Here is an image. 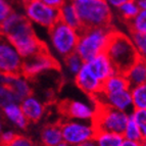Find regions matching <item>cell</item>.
I'll return each instance as SVG.
<instances>
[{
	"label": "cell",
	"mask_w": 146,
	"mask_h": 146,
	"mask_svg": "<svg viewBox=\"0 0 146 146\" xmlns=\"http://www.w3.org/2000/svg\"><path fill=\"white\" fill-rule=\"evenodd\" d=\"M77 146H97V144L94 141V139H90V140H87V141L79 144V145H77Z\"/></svg>",
	"instance_id": "cell-37"
},
{
	"label": "cell",
	"mask_w": 146,
	"mask_h": 146,
	"mask_svg": "<svg viewBox=\"0 0 146 146\" xmlns=\"http://www.w3.org/2000/svg\"><path fill=\"white\" fill-rule=\"evenodd\" d=\"M20 105L25 117H27L29 122H39L44 115L45 106L40 100H38L32 95L24 98L20 102Z\"/></svg>",
	"instance_id": "cell-15"
},
{
	"label": "cell",
	"mask_w": 146,
	"mask_h": 146,
	"mask_svg": "<svg viewBox=\"0 0 146 146\" xmlns=\"http://www.w3.org/2000/svg\"><path fill=\"white\" fill-rule=\"evenodd\" d=\"M42 2H44L45 4L52 6V7L59 8L63 3L66 2V0H41Z\"/></svg>",
	"instance_id": "cell-34"
},
{
	"label": "cell",
	"mask_w": 146,
	"mask_h": 146,
	"mask_svg": "<svg viewBox=\"0 0 146 146\" xmlns=\"http://www.w3.org/2000/svg\"><path fill=\"white\" fill-rule=\"evenodd\" d=\"M17 133L12 131H6L2 132L0 135V146H6L10 143V142L15 139V137L17 136Z\"/></svg>",
	"instance_id": "cell-33"
},
{
	"label": "cell",
	"mask_w": 146,
	"mask_h": 146,
	"mask_svg": "<svg viewBox=\"0 0 146 146\" xmlns=\"http://www.w3.org/2000/svg\"><path fill=\"white\" fill-rule=\"evenodd\" d=\"M94 105L95 113L91 123L95 131L112 132L123 135L130 115L101 103L94 102Z\"/></svg>",
	"instance_id": "cell-5"
},
{
	"label": "cell",
	"mask_w": 146,
	"mask_h": 146,
	"mask_svg": "<svg viewBox=\"0 0 146 146\" xmlns=\"http://www.w3.org/2000/svg\"><path fill=\"white\" fill-rule=\"evenodd\" d=\"M41 141L43 146H56L62 142V135L59 124L47 125L41 132Z\"/></svg>",
	"instance_id": "cell-21"
},
{
	"label": "cell",
	"mask_w": 146,
	"mask_h": 146,
	"mask_svg": "<svg viewBox=\"0 0 146 146\" xmlns=\"http://www.w3.org/2000/svg\"><path fill=\"white\" fill-rule=\"evenodd\" d=\"M10 103H20V100L7 86L0 85V107L2 108Z\"/></svg>",
	"instance_id": "cell-29"
},
{
	"label": "cell",
	"mask_w": 146,
	"mask_h": 146,
	"mask_svg": "<svg viewBox=\"0 0 146 146\" xmlns=\"http://www.w3.org/2000/svg\"><path fill=\"white\" fill-rule=\"evenodd\" d=\"M131 117L138 126L142 138L146 139V110H134L132 111Z\"/></svg>",
	"instance_id": "cell-30"
},
{
	"label": "cell",
	"mask_w": 146,
	"mask_h": 146,
	"mask_svg": "<svg viewBox=\"0 0 146 146\" xmlns=\"http://www.w3.org/2000/svg\"><path fill=\"white\" fill-rule=\"evenodd\" d=\"M113 28L100 27L83 29L79 32V40L76 52L84 62L91 60L98 54L103 53L106 48Z\"/></svg>",
	"instance_id": "cell-4"
},
{
	"label": "cell",
	"mask_w": 146,
	"mask_h": 146,
	"mask_svg": "<svg viewBox=\"0 0 146 146\" xmlns=\"http://www.w3.org/2000/svg\"><path fill=\"white\" fill-rule=\"evenodd\" d=\"M76 85L87 95L93 97L101 91L102 83L98 80V78L91 72L87 63L84 62L79 73L75 76Z\"/></svg>",
	"instance_id": "cell-13"
},
{
	"label": "cell",
	"mask_w": 146,
	"mask_h": 146,
	"mask_svg": "<svg viewBox=\"0 0 146 146\" xmlns=\"http://www.w3.org/2000/svg\"><path fill=\"white\" fill-rule=\"evenodd\" d=\"M130 32H138L146 34V9H140L136 17L127 23Z\"/></svg>",
	"instance_id": "cell-26"
},
{
	"label": "cell",
	"mask_w": 146,
	"mask_h": 146,
	"mask_svg": "<svg viewBox=\"0 0 146 146\" xmlns=\"http://www.w3.org/2000/svg\"><path fill=\"white\" fill-rule=\"evenodd\" d=\"M128 80L130 89L132 87L138 86L146 82V60L141 57L137 59L136 62L130 68V70L125 74Z\"/></svg>",
	"instance_id": "cell-18"
},
{
	"label": "cell",
	"mask_w": 146,
	"mask_h": 146,
	"mask_svg": "<svg viewBox=\"0 0 146 146\" xmlns=\"http://www.w3.org/2000/svg\"><path fill=\"white\" fill-rule=\"evenodd\" d=\"M59 110L64 117L77 121H92L95 113V105L77 101V100H64L59 105Z\"/></svg>",
	"instance_id": "cell-12"
},
{
	"label": "cell",
	"mask_w": 146,
	"mask_h": 146,
	"mask_svg": "<svg viewBox=\"0 0 146 146\" xmlns=\"http://www.w3.org/2000/svg\"><path fill=\"white\" fill-rule=\"evenodd\" d=\"M91 98L95 103H101V104H105L107 106L113 107L115 110L124 111L128 115H131L132 111L134 110L130 89L113 93L99 92Z\"/></svg>",
	"instance_id": "cell-11"
},
{
	"label": "cell",
	"mask_w": 146,
	"mask_h": 146,
	"mask_svg": "<svg viewBox=\"0 0 146 146\" xmlns=\"http://www.w3.org/2000/svg\"><path fill=\"white\" fill-rule=\"evenodd\" d=\"M1 110H2L3 115L17 128L22 130L27 128L29 121L25 117L20 103H10V104L3 106Z\"/></svg>",
	"instance_id": "cell-17"
},
{
	"label": "cell",
	"mask_w": 146,
	"mask_h": 146,
	"mask_svg": "<svg viewBox=\"0 0 146 146\" xmlns=\"http://www.w3.org/2000/svg\"><path fill=\"white\" fill-rule=\"evenodd\" d=\"M121 146H140V142H135V141H130V140H126L124 139L123 143Z\"/></svg>",
	"instance_id": "cell-36"
},
{
	"label": "cell",
	"mask_w": 146,
	"mask_h": 146,
	"mask_svg": "<svg viewBox=\"0 0 146 146\" xmlns=\"http://www.w3.org/2000/svg\"><path fill=\"white\" fill-rule=\"evenodd\" d=\"M49 37L52 47L59 55L66 57L76 52L79 32L61 21H58L49 29Z\"/></svg>",
	"instance_id": "cell-6"
},
{
	"label": "cell",
	"mask_w": 146,
	"mask_h": 146,
	"mask_svg": "<svg viewBox=\"0 0 146 146\" xmlns=\"http://www.w3.org/2000/svg\"><path fill=\"white\" fill-rule=\"evenodd\" d=\"M104 53L111 62L115 73L124 75L139 58L131 38L115 29L110 36Z\"/></svg>",
	"instance_id": "cell-2"
},
{
	"label": "cell",
	"mask_w": 146,
	"mask_h": 146,
	"mask_svg": "<svg viewBox=\"0 0 146 146\" xmlns=\"http://www.w3.org/2000/svg\"><path fill=\"white\" fill-rule=\"evenodd\" d=\"M56 146H71V145H68V143H66V142H60V143L58 144V145H56Z\"/></svg>",
	"instance_id": "cell-40"
},
{
	"label": "cell",
	"mask_w": 146,
	"mask_h": 146,
	"mask_svg": "<svg viewBox=\"0 0 146 146\" xmlns=\"http://www.w3.org/2000/svg\"><path fill=\"white\" fill-rule=\"evenodd\" d=\"M23 57L9 40L0 33V72L5 75H22Z\"/></svg>",
	"instance_id": "cell-10"
},
{
	"label": "cell",
	"mask_w": 146,
	"mask_h": 146,
	"mask_svg": "<svg viewBox=\"0 0 146 146\" xmlns=\"http://www.w3.org/2000/svg\"><path fill=\"white\" fill-rule=\"evenodd\" d=\"M140 146H146V139H143V140L140 142Z\"/></svg>",
	"instance_id": "cell-41"
},
{
	"label": "cell",
	"mask_w": 146,
	"mask_h": 146,
	"mask_svg": "<svg viewBox=\"0 0 146 146\" xmlns=\"http://www.w3.org/2000/svg\"><path fill=\"white\" fill-rule=\"evenodd\" d=\"M13 12L12 6L7 0H0V24Z\"/></svg>",
	"instance_id": "cell-31"
},
{
	"label": "cell",
	"mask_w": 146,
	"mask_h": 146,
	"mask_svg": "<svg viewBox=\"0 0 146 146\" xmlns=\"http://www.w3.org/2000/svg\"><path fill=\"white\" fill-rule=\"evenodd\" d=\"M82 30L89 28L111 27V7L105 0H71Z\"/></svg>",
	"instance_id": "cell-3"
},
{
	"label": "cell",
	"mask_w": 146,
	"mask_h": 146,
	"mask_svg": "<svg viewBox=\"0 0 146 146\" xmlns=\"http://www.w3.org/2000/svg\"><path fill=\"white\" fill-rule=\"evenodd\" d=\"M6 78H7V75H5L2 72H0V85H5Z\"/></svg>",
	"instance_id": "cell-39"
},
{
	"label": "cell",
	"mask_w": 146,
	"mask_h": 146,
	"mask_svg": "<svg viewBox=\"0 0 146 146\" xmlns=\"http://www.w3.org/2000/svg\"><path fill=\"white\" fill-rule=\"evenodd\" d=\"M2 133V125H1V122H0V135Z\"/></svg>",
	"instance_id": "cell-42"
},
{
	"label": "cell",
	"mask_w": 146,
	"mask_h": 146,
	"mask_svg": "<svg viewBox=\"0 0 146 146\" xmlns=\"http://www.w3.org/2000/svg\"><path fill=\"white\" fill-rule=\"evenodd\" d=\"M64 63H66V70L68 73L75 77L79 73L81 68L83 66L84 61L77 52H74V53H71L70 55L64 57Z\"/></svg>",
	"instance_id": "cell-28"
},
{
	"label": "cell",
	"mask_w": 146,
	"mask_h": 146,
	"mask_svg": "<svg viewBox=\"0 0 146 146\" xmlns=\"http://www.w3.org/2000/svg\"><path fill=\"white\" fill-rule=\"evenodd\" d=\"M52 70H59V63L50 54L48 49L23 58L22 75L28 80Z\"/></svg>",
	"instance_id": "cell-8"
},
{
	"label": "cell",
	"mask_w": 146,
	"mask_h": 146,
	"mask_svg": "<svg viewBox=\"0 0 146 146\" xmlns=\"http://www.w3.org/2000/svg\"><path fill=\"white\" fill-rule=\"evenodd\" d=\"M6 146H35V145L32 142L31 139H29L26 136H23V135L17 134L15 137V139Z\"/></svg>",
	"instance_id": "cell-32"
},
{
	"label": "cell",
	"mask_w": 146,
	"mask_h": 146,
	"mask_svg": "<svg viewBox=\"0 0 146 146\" xmlns=\"http://www.w3.org/2000/svg\"><path fill=\"white\" fill-rule=\"evenodd\" d=\"M123 137L126 140H130V141H135V142H141L143 140L141 133H140V130H139L136 123L134 122V119L131 117V115L129 117L128 123L126 125V128L124 130Z\"/></svg>",
	"instance_id": "cell-25"
},
{
	"label": "cell",
	"mask_w": 146,
	"mask_h": 146,
	"mask_svg": "<svg viewBox=\"0 0 146 146\" xmlns=\"http://www.w3.org/2000/svg\"><path fill=\"white\" fill-rule=\"evenodd\" d=\"M5 86H7L15 95L20 100V102L24 98L28 97L32 94L31 86L29 80L25 78L23 75H7Z\"/></svg>",
	"instance_id": "cell-16"
},
{
	"label": "cell",
	"mask_w": 146,
	"mask_h": 146,
	"mask_svg": "<svg viewBox=\"0 0 146 146\" xmlns=\"http://www.w3.org/2000/svg\"><path fill=\"white\" fill-rule=\"evenodd\" d=\"M0 33L9 40L23 58L46 50V45L38 38L27 17L13 11L0 24Z\"/></svg>",
	"instance_id": "cell-1"
},
{
	"label": "cell",
	"mask_w": 146,
	"mask_h": 146,
	"mask_svg": "<svg viewBox=\"0 0 146 146\" xmlns=\"http://www.w3.org/2000/svg\"><path fill=\"white\" fill-rule=\"evenodd\" d=\"M93 139L97 146H121L124 141L122 134L105 131H95Z\"/></svg>",
	"instance_id": "cell-22"
},
{
	"label": "cell",
	"mask_w": 146,
	"mask_h": 146,
	"mask_svg": "<svg viewBox=\"0 0 146 146\" xmlns=\"http://www.w3.org/2000/svg\"><path fill=\"white\" fill-rule=\"evenodd\" d=\"M0 111H1V107H0Z\"/></svg>",
	"instance_id": "cell-43"
},
{
	"label": "cell",
	"mask_w": 146,
	"mask_h": 146,
	"mask_svg": "<svg viewBox=\"0 0 146 146\" xmlns=\"http://www.w3.org/2000/svg\"><path fill=\"white\" fill-rule=\"evenodd\" d=\"M62 141L71 146H77L83 142L93 139L95 129L92 123H85L84 121H64L60 123Z\"/></svg>",
	"instance_id": "cell-9"
},
{
	"label": "cell",
	"mask_w": 146,
	"mask_h": 146,
	"mask_svg": "<svg viewBox=\"0 0 146 146\" xmlns=\"http://www.w3.org/2000/svg\"><path fill=\"white\" fill-rule=\"evenodd\" d=\"M130 89V85L128 83V80L125 77L124 74L115 73L111 75L108 79L103 82L101 93H113L119 91Z\"/></svg>",
	"instance_id": "cell-20"
},
{
	"label": "cell",
	"mask_w": 146,
	"mask_h": 146,
	"mask_svg": "<svg viewBox=\"0 0 146 146\" xmlns=\"http://www.w3.org/2000/svg\"><path fill=\"white\" fill-rule=\"evenodd\" d=\"M117 9L119 17L127 24L136 17L140 8H139L136 0H128L125 3H123L119 7H117Z\"/></svg>",
	"instance_id": "cell-23"
},
{
	"label": "cell",
	"mask_w": 146,
	"mask_h": 146,
	"mask_svg": "<svg viewBox=\"0 0 146 146\" xmlns=\"http://www.w3.org/2000/svg\"><path fill=\"white\" fill-rule=\"evenodd\" d=\"M130 38L132 43L134 44L139 57L146 60V34L138 32H130Z\"/></svg>",
	"instance_id": "cell-27"
},
{
	"label": "cell",
	"mask_w": 146,
	"mask_h": 146,
	"mask_svg": "<svg viewBox=\"0 0 146 146\" xmlns=\"http://www.w3.org/2000/svg\"><path fill=\"white\" fill-rule=\"evenodd\" d=\"M58 10L59 21L72 27L73 29L77 30L78 32L82 30V25L71 0H66V2L58 8Z\"/></svg>",
	"instance_id": "cell-19"
},
{
	"label": "cell",
	"mask_w": 146,
	"mask_h": 146,
	"mask_svg": "<svg viewBox=\"0 0 146 146\" xmlns=\"http://www.w3.org/2000/svg\"><path fill=\"white\" fill-rule=\"evenodd\" d=\"M86 63L91 70V72L97 77L98 80L102 84L106 79H108L110 76L115 73L111 62L104 52L98 54L97 56H95L94 58L87 61Z\"/></svg>",
	"instance_id": "cell-14"
},
{
	"label": "cell",
	"mask_w": 146,
	"mask_h": 146,
	"mask_svg": "<svg viewBox=\"0 0 146 146\" xmlns=\"http://www.w3.org/2000/svg\"><path fill=\"white\" fill-rule=\"evenodd\" d=\"M25 15L31 23L50 29L59 21L58 8L52 7L41 0H22Z\"/></svg>",
	"instance_id": "cell-7"
},
{
	"label": "cell",
	"mask_w": 146,
	"mask_h": 146,
	"mask_svg": "<svg viewBox=\"0 0 146 146\" xmlns=\"http://www.w3.org/2000/svg\"><path fill=\"white\" fill-rule=\"evenodd\" d=\"M105 1H106V3L110 5V7L117 8V7H119L123 3H125L126 1H128V0H105Z\"/></svg>",
	"instance_id": "cell-35"
},
{
	"label": "cell",
	"mask_w": 146,
	"mask_h": 146,
	"mask_svg": "<svg viewBox=\"0 0 146 146\" xmlns=\"http://www.w3.org/2000/svg\"><path fill=\"white\" fill-rule=\"evenodd\" d=\"M140 9H146V0H136Z\"/></svg>",
	"instance_id": "cell-38"
},
{
	"label": "cell",
	"mask_w": 146,
	"mask_h": 146,
	"mask_svg": "<svg viewBox=\"0 0 146 146\" xmlns=\"http://www.w3.org/2000/svg\"><path fill=\"white\" fill-rule=\"evenodd\" d=\"M130 90H131L134 110H146V82L138 86H135V87H132Z\"/></svg>",
	"instance_id": "cell-24"
}]
</instances>
